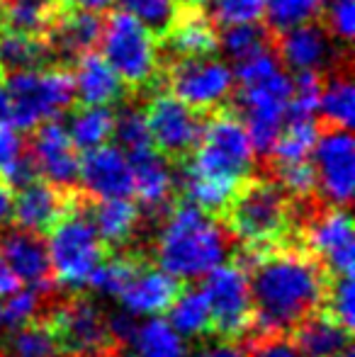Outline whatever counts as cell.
I'll return each mask as SVG.
<instances>
[{"label": "cell", "mask_w": 355, "mask_h": 357, "mask_svg": "<svg viewBox=\"0 0 355 357\" xmlns=\"http://www.w3.org/2000/svg\"><path fill=\"white\" fill-rule=\"evenodd\" d=\"M185 357H246V348L239 345L236 340L217 338L214 343L202 345V348L192 350V353L185 355Z\"/></svg>", "instance_id": "45"}, {"label": "cell", "mask_w": 355, "mask_h": 357, "mask_svg": "<svg viewBox=\"0 0 355 357\" xmlns=\"http://www.w3.org/2000/svg\"><path fill=\"white\" fill-rule=\"evenodd\" d=\"M78 183L95 199H129L134 195L132 165L119 146L103 144L86 151L78 168Z\"/></svg>", "instance_id": "15"}, {"label": "cell", "mask_w": 355, "mask_h": 357, "mask_svg": "<svg viewBox=\"0 0 355 357\" xmlns=\"http://www.w3.org/2000/svg\"><path fill=\"white\" fill-rule=\"evenodd\" d=\"M100 32H103V20L98 13L71 8L66 13L59 10L52 27L47 29L49 52L54 59L71 61V59L93 52V47L100 42Z\"/></svg>", "instance_id": "22"}, {"label": "cell", "mask_w": 355, "mask_h": 357, "mask_svg": "<svg viewBox=\"0 0 355 357\" xmlns=\"http://www.w3.org/2000/svg\"><path fill=\"white\" fill-rule=\"evenodd\" d=\"M114 3H119L127 15L146 24L153 34H166L180 15L176 0H114Z\"/></svg>", "instance_id": "41"}, {"label": "cell", "mask_w": 355, "mask_h": 357, "mask_svg": "<svg viewBox=\"0 0 355 357\" xmlns=\"http://www.w3.org/2000/svg\"><path fill=\"white\" fill-rule=\"evenodd\" d=\"M98 44L103 47L100 56L112 66L124 85L144 88L156 80L158 63H161L156 34L137 17L127 15L124 10L112 13L103 22Z\"/></svg>", "instance_id": "7"}, {"label": "cell", "mask_w": 355, "mask_h": 357, "mask_svg": "<svg viewBox=\"0 0 355 357\" xmlns=\"http://www.w3.org/2000/svg\"><path fill=\"white\" fill-rule=\"evenodd\" d=\"M278 47V59L282 66H287L289 71H333L336 66H341V54L336 52L328 32L322 24L314 20V22L299 24L287 32L280 34Z\"/></svg>", "instance_id": "17"}, {"label": "cell", "mask_w": 355, "mask_h": 357, "mask_svg": "<svg viewBox=\"0 0 355 357\" xmlns=\"http://www.w3.org/2000/svg\"><path fill=\"white\" fill-rule=\"evenodd\" d=\"M307 250L328 275H353V221L346 209H314L302 224Z\"/></svg>", "instance_id": "14"}, {"label": "cell", "mask_w": 355, "mask_h": 357, "mask_svg": "<svg viewBox=\"0 0 355 357\" xmlns=\"http://www.w3.org/2000/svg\"><path fill=\"white\" fill-rule=\"evenodd\" d=\"M0 255L10 273L17 278L20 284H27L29 289L52 294L54 275L49 263L47 243L39 234L24 229H10L0 236Z\"/></svg>", "instance_id": "18"}, {"label": "cell", "mask_w": 355, "mask_h": 357, "mask_svg": "<svg viewBox=\"0 0 355 357\" xmlns=\"http://www.w3.org/2000/svg\"><path fill=\"white\" fill-rule=\"evenodd\" d=\"M268 178H273L292 199H312L317 192V173L309 158L292 163H268Z\"/></svg>", "instance_id": "38"}, {"label": "cell", "mask_w": 355, "mask_h": 357, "mask_svg": "<svg viewBox=\"0 0 355 357\" xmlns=\"http://www.w3.org/2000/svg\"><path fill=\"white\" fill-rule=\"evenodd\" d=\"M56 13L59 5L54 0H0L3 27L29 37H44Z\"/></svg>", "instance_id": "30"}, {"label": "cell", "mask_w": 355, "mask_h": 357, "mask_svg": "<svg viewBox=\"0 0 355 357\" xmlns=\"http://www.w3.org/2000/svg\"><path fill=\"white\" fill-rule=\"evenodd\" d=\"M146 122L151 144L168 160H188V155L192 153L202 137L204 127L199 112L180 102L171 93H161L151 100Z\"/></svg>", "instance_id": "13"}, {"label": "cell", "mask_w": 355, "mask_h": 357, "mask_svg": "<svg viewBox=\"0 0 355 357\" xmlns=\"http://www.w3.org/2000/svg\"><path fill=\"white\" fill-rule=\"evenodd\" d=\"M324 0H266V29L270 34H282L299 24L319 20Z\"/></svg>", "instance_id": "36"}, {"label": "cell", "mask_w": 355, "mask_h": 357, "mask_svg": "<svg viewBox=\"0 0 355 357\" xmlns=\"http://www.w3.org/2000/svg\"><path fill=\"white\" fill-rule=\"evenodd\" d=\"M73 75V90L81 105H103L109 107L112 102L124 98V83L112 71L107 61L100 54L88 52L76 59Z\"/></svg>", "instance_id": "24"}, {"label": "cell", "mask_w": 355, "mask_h": 357, "mask_svg": "<svg viewBox=\"0 0 355 357\" xmlns=\"http://www.w3.org/2000/svg\"><path fill=\"white\" fill-rule=\"evenodd\" d=\"M248 273L258 335H285L324 304L331 275L307 248L253 250L241 263Z\"/></svg>", "instance_id": "1"}, {"label": "cell", "mask_w": 355, "mask_h": 357, "mask_svg": "<svg viewBox=\"0 0 355 357\" xmlns=\"http://www.w3.org/2000/svg\"><path fill=\"white\" fill-rule=\"evenodd\" d=\"M178 5H183V8H188V10H197L199 5H204L207 0H176Z\"/></svg>", "instance_id": "49"}, {"label": "cell", "mask_w": 355, "mask_h": 357, "mask_svg": "<svg viewBox=\"0 0 355 357\" xmlns=\"http://www.w3.org/2000/svg\"><path fill=\"white\" fill-rule=\"evenodd\" d=\"M0 357H61V350L47 321L34 319L8 331Z\"/></svg>", "instance_id": "32"}, {"label": "cell", "mask_w": 355, "mask_h": 357, "mask_svg": "<svg viewBox=\"0 0 355 357\" xmlns=\"http://www.w3.org/2000/svg\"><path fill=\"white\" fill-rule=\"evenodd\" d=\"M209 22L214 27L258 24L266 17V0H207Z\"/></svg>", "instance_id": "40"}, {"label": "cell", "mask_w": 355, "mask_h": 357, "mask_svg": "<svg viewBox=\"0 0 355 357\" xmlns=\"http://www.w3.org/2000/svg\"><path fill=\"white\" fill-rule=\"evenodd\" d=\"M253 146L241 119L234 114H214L204 122L202 137L188 155L185 170L224 188L236 190L253 170Z\"/></svg>", "instance_id": "4"}, {"label": "cell", "mask_w": 355, "mask_h": 357, "mask_svg": "<svg viewBox=\"0 0 355 357\" xmlns=\"http://www.w3.org/2000/svg\"><path fill=\"white\" fill-rule=\"evenodd\" d=\"M76 195L63 192L44 180H32L22 185L20 192L13 197V216L15 226L32 234H49L56 221L71 209Z\"/></svg>", "instance_id": "20"}, {"label": "cell", "mask_w": 355, "mask_h": 357, "mask_svg": "<svg viewBox=\"0 0 355 357\" xmlns=\"http://www.w3.org/2000/svg\"><path fill=\"white\" fill-rule=\"evenodd\" d=\"M232 241V234L212 214L180 202L161 221L156 263L173 280L192 282L227 260Z\"/></svg>", "instance_id": "2"}, {"label": "cell", "mask_w": 355, "mask_h": 357, "mask_svg": "<svg viewBox=\"0 0 355 357\" xmlns=\"http://www.w3.org/2000/svg\"><path fill=\"white\" fill-rule=\"evenodd\" d=\"M168 324L183 338H207L212 335V319L202 289H183L168 306Z\"/></svg>", "instance_id": "33"}, {"label": "cell", "mask_w": 355, "mask_h": 357, "mask_svg": "<svg viewBox=\"0 0 355 357\" xmlns=\"http://www.w3.org/2000/svg\"><path fill=\"white\" fill-rule=\"evenodd\" d=\"M292 98V75L278 68L273 75L251 85H239L236 107L253 153L268 155L285 127L287 102Z\"/></svg>", "instance_id": "9"}, {"label": "cell", "mask_w": 355, "mask_h": 357, "mask_svg": "<svg viewBox=\"0 0 355 357\" xmlns=\"http://www.w3.org/2000/svg\"><path fill=\"white\" fill-rule=\"evenodd\" d=\"M112 137L117 139L124 151H142L149 149L151 144V134H149L146 112L139 105H124L117 114H114V127Z\"/></svg>", "instance_id": "39"}, {"label": "cell", "mask_w": 355, "mask_h": 357, "mask_svg": "<svg viewBox=\"0 0 355 357\" xmlns=\"http://www.w3.org/2000/svg\"><path fill=\"white\" fill-rule=\"evenodd\" d=\"M49 294L37 289H17L15 294L5 296L8 301H3V328H17V326H24L29 321H34L39 316V309H42L44 299Z\"/></svg>", "instance_id": "43"}, {"label": "cell", "mask_w": 355, "mask_h": 357, "mask_svg": "<svg viewBox=\"0 0 355 357\" xmlns=\"http://www.w3.org/2000/svg\"><path fill=\"white\" fill-rule=\"evenodd\" d=\"M168 85L171 95H176L180 102L192 107L195 112H202L222 107L234 95L236 80L224 59L192 56L173 61V66L168 68Z\"/></svg>", "instance_id": "11"}, {"label": "cell", "mask_w": 355, "mask_h": 357, "mask_svg": "<svg viewBox=\"0 0 355 357\" xmlns=\"http://www.w3.org/2000/svg\"><path fill=\"white\" fill-rule=\"evenodd\" d=\"M29 151L34 155L37 170L47 178L49 185L68 192L78 183V168H81L78 149L73 146L66 127L59 124L56 119L39 124L32 144H29Z\"/></svg>", "instance_id": "16"}, {"label": "cell", "mask_w": 355, "mask_h": 357, "mask_svg": "<svg viewBox=\"0 0 355 357\" xmlns=\"http://www.w3.org/2000/svg\"><path fill=\"white\" fill-rule=\"evenodd\" d=\"M49 44L42 37H29L13 29H0V75L27 71V68H44L52 61Z\"/></svg>", "instance_id": "29"}, {"label": "cell", "mask_w": 355, "mask_h": 357, "mask_svg": "<svg viewBox=\"0 0 355 357\" xmlns=\"http://www.w3.org/2000/svg\"><path fill=\"white\" fill-rule=\"evenodd\" d=\"M42 319L54 331L61 357H107L119 348L109 335L107 314L90 296L73 294L54 301Z\"/></svg>", "instance_id": "8"}, {"label": "cell", "mask_w": 355, "mask_h": 357, "mask_svg": "<svg viewBox=\"0 0 355 357\" xmlns=\"http://www.w3.org/2000/svg\"><path fill=\"white\" fill-rule=\"evenodd\" d=\"M227 231L246 248L268 250L292 236L294 199L273 178H248L224 207Z\"/></svg>", "instance_id": "3"}, {"label": "cell", "mask_w": 355, "mask_h": 357, "mask_svg": "<svg viewBox=\"0 0 355 357\" xmlns=\"http://www.w3.org/2000/svg\"><path fill=\"white\" fill-rule=\"evenodd\" d=\"M86 212L105 248H112V253H122L124 245L134 241L139 224H142V209L124 197L95 199V204Z\"/></svg>", "instance_id": "23"}, {"label": "cell", "mask_w": 355, "mask_h": 357, "mask_svg": "<svg viewBox=\"0 0 355 357\" xmlns=\"http://www.w3.org/2000/svg\"><path fill=\"white\" fill-rule=\"evenodd\" d=\"M37 175L39 170L34 155L27 142L20 137V129L0 122V180H5L10 188H22L37 180Z\"/></svg>", "instance_id": "28"}, {"label": "cell", "mask_w": 355, "mask_h": 357, "mask_svg": "<svg viewBox=\"0 0 355 357\" xmlns=\"http://www.w3.org/2000/svg\"><path fill=\"white\" fill-rule=\"evenodd\" d=\"M326 20V32L331 39H338L343 44L353 42L355 34V3L353 0H324L322 10Z\"/></svg>", "instance_id": "44"}, {"label": "cell", "mask_w": 355, "mask_h": 357, "mask_svg": "<svg viewBox=\"0 0 355 357\" xmlns=\"http://www.w3.org/2000/svg\"><path fill=\"white\" fill-rule=\"evenodd\" d=\"M13 188H10L5 180H0V226L8 224L10 216H13Z\"/></svg>", "instance_id": "47"}, {"label": "cell", "mask_w": 355, "mask_h": 357, "mask_svg": "<svg viewBox=\"0 0 355 357\" xmlns=\"http://www.w3.org/2000/svg\"><path fill=\"white\" fill-rule=\"evenodd\" d=\"M292 340L302 357H338L351 348V331L328 311H314L294 328Z\"/></svg>", "instance_id": "25"}, {"label": "cell", "mask_w": 355, "mask_h": 357, "mask_svg": "<svg viewBox=\"0 0 355 357\" xmlns=\"http://www.w3.org/2000/svg\"><path fill=\"white\" fill-rule=\"evenodd\" d=\"M273 47V34L263 24H236V27H224L219 34L217 49H222L224 56L232 59L234 63Z\"/></svg>", "instance_id": "37"}, {"label": "cell", "mask_w": 355, "mask_h": 357, "mask_svg": "<svg viewBox=\"0 0 355 357\" xmlns=\"http://www.w3.org/2000/svg\"><path fill=\"white\" fill-rule=\"evenodd\" d=\"M338 357H353V350H351V348H348V350H343V353L338 355Z\"/></svg>", "instance_id": "50"}, {"label": "cell", "mask_w": 355, "mask_h": 357, "mask_svg": "<svg viewBox=\"0 0 355 357\" xmlns=\"http://www.w3.org/2000/svg\"><path fill=\"white\" fill-rule=\"evenodd\" d=\"M17 289H20L17 278L10 273L8 265H5V260H3V255H0V296H10Z\"/></svg>", "instance_id": "48"}, {"label": "cell", "mask_w": 355, "mask_h": 357, "mask_svg": "<svg viewBox=\"0 0 355 357\" xmlns=\"http://www.w3.org/2000/svg\"><path fill=\"white\" fill-rule=\"evenodd\" d=\"M114 112L103 105H83L81 109L71 114L66 132L78 151L98 149L112 137Z\"/></svg>", "instance_id": "34"}, {"label": "cell", "mask_w": 355, "mask_h": 357, "mask_svg": "<svg viewBox=\"0 0 355 357\" xmlns=\"http://www.w3.org/2000/svg\"><path fill=\"white\" fill-rule=\"evenodd\" d=\"M178 291V280H173L161 268H151L139 260L117 299L132 316H158L168 311Z\"/></svg>", "instance_id": "21"}, {"label": "cell", "mask_w": 355, "mask_h": 357, "mask_svg": "<svg viewBox=\"0 0 355 357\" xmlns=\"http://www.w3.org/2000/svg\"><path fill=\"white\" fill-rule=\"evenodd\" d=\"M317 114H322L324 127L351 132L355 122V88L348 63H341L333 71H328V80L322 88V98H319Z\"/></svg>", "instance_id": "27"}, {"label": "cell", "mask_w": 355, "mask_h": 357, "mask_svg": "<svg viewBox=\"0 0 355 357\" xmlns=\"http://www.w3.org/2000/svg\"><path fill=\"white\" fill-rule=\"evenodd\" d=\"M56 5H63V8L71 10H88V13H105L114 5V0H54Z\"/></svg>", "instance_id": "46"}, {"label": "cell", "mask_w": 355, "mask_h": 357, "mask_svg": "<svg viewBox=\"0 0 355 357\" xmlns=\"http://www.w3.org/2000/svg\"><path fill=\"white\" fill-rule=\"evenodd\" d=\"M322 127L317 119H285L278 142L270 149L268 163H292V160H307L312 155Z\"/></svg>", "instance_id": "35"}, {"label": "cell", "mask_w": 355, "mask_h": 357, "mask_svg": "<svg viewBox=\"0 0 355 357\" xmlns=\"http://www.w3.org/2000/svg\"><path fill=\"white\" fill-rule=\"evenodd\" d=\"M219 34L209 17L190 10L188 15H178V20L166 32V49L176 59L212 56L217 52Z\"/></svg>", "instance_id": "26"}, {"label": "cell", "mask_w": 355, "mask_h": 357, "mask_svg": "<svg viewBox=\"0 0 355 357\" xmlns=\"http://www.w3.org/2000/svg\"><path fill=\"white\" fill-rule=\"evenodd\" d=\"M134 348V357H185L188 345L185 338L168 324L166 319H149L146 324L134 328L129 343Z\"/></svg>", "instance_id": "31"}, {"label": "cell", "mask_w": 355, "mask_h": 357, "mask_svg": "<svg viewBox=\"0 0 355 357\" xmlns=\"http://www.w3.org/2000/svg\"><path fill=\"white\" fill-rule=\"evenodd\" d=\"M3 83L10 98L8 124L15 129H37L63 114L76 100L73 75L61 66L5 73Z\"/></svg>", "instance_id": "5"}, {"label": "cell", "mask_w": 355, "mask_h": 357, "mask_svg": "<svg viewBox=\"0 0 355 357\" xmlns=\"http://www.w3.org/2000/svg\"><path fill=\"white\" fill-rule=\"evenodd\" d=\"M47 253L54 280L68 289L86 287L93 270L105 260L107 248L100 241L78 195L73 197L71 209L49 231Z\"/></svg>", "instance_id": "6"}, {"label": "cell", "mask_w": 355, "mask_h": 357, "mask_svg": "<svg viewBox=\"0 0 355 357\" xmlns=\"http://www.w3.org/2000/svg\"><path fill=\"white\" fill-rule=\"evenodd\" d=\"M326 311L338 321L343 324L348 331H353V324H355V291H353V275H333L328 280V287H326Z\"/></svg>", "instance_id": "42"}, {"label": "cell", "mask_w": 355, "mask_h": 357, "mask_svg": "<svg viewBox=\"0 0 355 357\" xmlns=\"http://www.w3.org/2000/svg\"><path fill=\"white\" fill-rule=\"evenodd\" d=\"M132 165L134 178V192L142 199V207L146 209L149 216L161 219L171 212L173 190H176V173L166 155L153 151V146L142 151H132L127 155Z\"/></svg>", "instance_id": "19"}, {"label": "cell", "mask_w": 355, "mask_h": 357, "mask_svg": "<svg viewBox=\"0 0 355 357\" xmlns=\"http://www.w3.org/2000/svg\"><path fill=\"white\" fill-rule=\"evenodd\" d=\"M202 294L209 306L212 335L224 340H236L251 328L253 306L248 273L239 263L217 265L204 275Z\"/></svg>", "instance_id": "10"}, {"label": "cell", "mask_w": 355, "mask_h": 357, "mask_svg": "<svg viewBox=\"0 0 355 357\" xmlns=\"http://www.w3.org/2000/svg\"><path fill=\"white\" fill-rule=\"evenodd\" d=\"M314 155L317 190L326 199V207L346 209L353 199L355 185V142L346 129H331L319 134Z\"/></svg>", "instance_id": "12"}]
</instances>
